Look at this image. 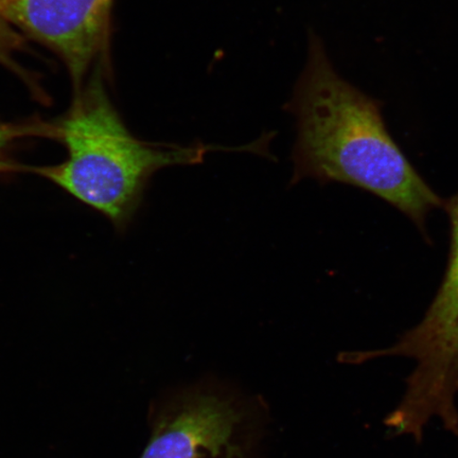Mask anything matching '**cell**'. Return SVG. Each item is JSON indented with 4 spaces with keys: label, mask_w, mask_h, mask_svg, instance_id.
<instances>
[{
    "label": "cell",
    "mask_w": 458,
    "mask_h": 458,
    "mask_svg": "<svg viewBox=\"0 0 458 458\" xmlns=\"http://www.w3.org/2000/svg\"><path fill=\"white\" fill-rule=\"evenodd\" d=\"M292 112L299 122L292 184L302 179L363 189L408 216L421 231L445 208L388 133L380 103L342 79L313 38Z\"/></svg>",
    "instance_id": "1"
},
{
    "label": "cell",
    "mask_w": 458,
    "mask_h": 458,
    "mask_svg": "<svg viewBox=\"0 0 458 458\" xmlns=\"http://www.w3.org/2000/svg\"><path fill=\"white\" fill-rule=\"evenodd\" d=\"M67 158L28 168L53 182L123 231L139 210L151 176L174 165L203 163L211 146L154 145L135 139L120 118L101 79L78 90L70 111L55 123Z\"/></svg>",
    "instance_id": "2"
},
{
    "label": "cell",
    "mask_w": 458,
    "mask_h": 458,
    "mask_svg": "<svg viewBox=\"0 0 458 458\" xmlns=\"http://www.w3.org/2000/svg\"><path fill=\"white\" fill-rule=\"evenodd\" d=\"M445 208L451 221L448 267L425 317L392 346L343 357L353 365L394 357L415 360L403 396L386 416L385 425L396 437H410L416 443L422 442L433 420L458 437V194Z\"/></svg>",
    "instance_id": "3"
},
{
    "label": "cell",
    "mask_w": 458,
    "mask_h": 458,
    "mask_svg": "<svg viewBox=\"0 0 458 458\" xmlns=\"http://www.w3.org/2000/svg\"><path fill=\"white\" fill-rule=\"evenodd\" d=\"M265 427L255 399L202 383L162 401L140 458H254Z\"/></svg>",
    "instance_id": "4"
},
{
    "label": "cell",
    "mask_w": 458,
    "mask_h": 458,
    "mask_svg": "<svg viewBox=\"0 0 458 458\" xmlns=\"http://www.w3.org/2000/svg\"><path fill=\"white\" fill-rule=\"evenodd\" d=\"M112 4L113 0H8L7 17L60 57L80 90L106 53Z\"/></svg>",
    "instance_id": "5"
},
{
    "label": "cell",
    "mask_w": 458,
    "mask_h": 458,
    "mask_svg": "<svg viewBox=\"0 0 458 458\" xmlns=\"http://www.w3.org/2000/svg\"><path fill=\"white\" fill-rule=\"evenodd\" d=\"M47 136V125L41 120L8 123L0 120V175L22 170L15 162L13 151L17 143L32 137Z\"/></svg>",
    "instance_id": "6"
},
{
    "label": "cell",
    "mask_w": 458,
    "mask_h": 458,
    "mask_svg": "<svg viewBox=\"0 0 458 458\" xmlns=\"http://www.w3.org/2000/svg\"><path fill=\"white\" fill-rule=\"evenodd\" d=\"M8 0H0V63L17 70L14 55L22 47L21 37L7 17Z\"/></svg>",
    "instance_id": "7"
}]
</instances>
